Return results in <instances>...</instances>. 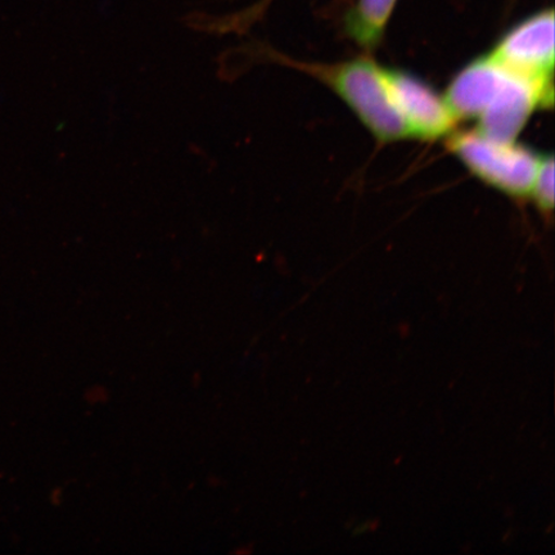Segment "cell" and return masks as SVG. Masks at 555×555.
I'll list each match as a JSON object with an SVG mask.
<instances>
[{"label":"cell","instance_id":"6da1fadb","mask_svg":"<svg viewBox=\"0 0 555 555\" xmlns=\"http://www.w3.org/2000/svg\"><path fill=\"white\" fill-rule=\"evenodd\" d=\"M327 85L382 143L411 138L388 89L385 68L370 57L308 67Z\"/></svg>","mask_w":555,"mask_h":555},{"label":"cell","instance_id":"7a4b0ae2","mask_svg":"<svg viewBox=\"0 0 555 555\" xmlns=\"http://www.w3.org/2000/svg\"><path fill=\"white\" fill-rule=\"evenodd\" d=\"M447 145L474 176L513 198L530 197L540 155L516 142L495 141L477 130L448 135Z\"/></svg>","mask_w":555,"mask_h":555},{"label":"cell","instance_id":"277c9868","mask_svg":"<svg viewBox=\"0 0 555 555\" xmlns=\"http://www.w3.org/2000/svg\"><path fill=\"white\" fill-rule=\"evenodd\" d=\"M385 76L411 138L436 141L453 133L457 120L433 87L401 69L385 68Z\"/></svg>","mask_w":555,"mask_h":555},{"label":"cell","instance_id":"52a82bcc","mask_svg":"<svg viewBox=\"0 0 555 555\" xmlns=\"http://www.w3.org/2000/svg\"><path fill=\"white\" fill-rule=\"evenodd\" d=\"M554 157L541 155L530 196L535 201L539 211L552 217L554 208Z\"/></svg>","mask_w":555,"mask_h":555},{"label":"cell","instance_id":"5b68a950","mask_svg":"<svg viewBox=\"0 0 555 555\" xmlns=\"http://www.w3.org/2000/svg\"><path fill=\"white\" fill-rule=\"evenodd\" d=\"M513 76L515 73L488 54L463 67L443 99L457 121L478 120L499 100Z\"/></svg>","mask_w":555,"mask_h":555},{"label":"cell","instance_id":"8992f818","mask_svg":"<svg viewBox=\"0 0 555 555\" xmlns=\"http://www.w3.org/2000/svg\"><path fill=\"white\" fill-rule=\"evenodd\" d=\"M397 2L398 0H358L345 21L349 37L365 50L377 47Z\"/></svg>","mask_w":555,"mask_h":555},{"label":"cell","instance_id":"3957f363","mask_svg":"<svg viewBox=\"0 0 555 555\" xmlns=\"http://www.w3.org/2000/svg\"><path fill=\"white\" fill-rule=\"evenodd\" d=\"M554 11H541L506 33L490 54L511 72L553 86Z\"/></svg>","mask_w":555,"mask_h":555}]
</instances>
